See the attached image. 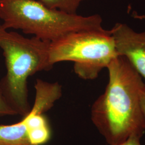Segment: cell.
I'll return each instance as SVG.
<instances>
[{
  "mask_svg": "<svg viewBox=\"0 0 145 145\" xmlns=\"http://www.w3.org/2000/svg\"><path fill=\"white\" fill-rule=\"evenodd\" d=\"M0 18L7 30H21L50 42L73 32L105 30L99 15L68 14L50 9L38 0H0Z\"/></svg>",
  "mask_w": 145,
  "mask_h": 145,
  "instance_id": "obj_3",
  "label": "cell"
},
{
  "mask_svg": "<svg viewBox=\"0 0 145 145\" xmlns=\"http://www.w3.org/2000/svg\"><path fill=\"white\" fill-rule=\"evenodd\" d=\"M141 138V137L139 136L133 135L130 136L127 139H126L124 142L115 145H141L140 141Z\"/></svg>",
  "mask_w": 145,
  "mask_h": 145,
  "instance_id": "obj_9",
  "label": "cell"
},
{
  "mask_svg": "<svg viewBox=\"0 0 145 145\" xmlns=\"http://www.w3.org/2000/svg\"><path fill=\"white\" fill-rule=\"evenodd\" d=\"M107 68L109 82L92 105L91 119L106 142L115 145L133 135L141 137L145 132V117L140 106L145 83L123 56L115 57Z\"/></svg>",
  "mask_w": 145,
  "mask_h": 145,
  "instance_id": "obj_1",
  "label": "cell"
},
{
  "mask_svg": "<svg viewBox=\"0 0 145 145\" xmlns=\"http://www.w3.org/2000/svg\"><path fill=\"white\" fill-rule=\"evenodd\" d=\"M140 106L142 112L145 117V87L142 88L140 93Z\"/></svg>",
  "mask_w": 145,
  "mask_h": 145,
  "instance_id": "obj_10",
  "label": "cell"
},
{
  "mask_svg": "<svg viewBox=\"0 0 145 145\" xmlns=\"http://www.w3.org/2000/svg\"><path fill=\"white\" fill-rule=\"evenodd\" d=\"M118 56L111 31L73 32L50 43L49 61H72L74 71L85 80H93Z\"/></svg>",
  "mask_w": 145,
  "mask_h": 145,
  "instance_id": "obj_4",
  "label": "cell"
},
{
  "mask_svg": "<svg viewBox=\"0 0 145 145\" xmlns=\"http://www.w3.org/2000/svg\"><path fill=\"white\" fill-rule=\"evenodd\" d=\"M30 116L11 125H0V145H32L28 137Z\"/></svg>",
  "mask_w": 145,
  "mask_h": 145,
  "instance_id": "obj_6",
  "label": "cell"
},
{
  "mask_svg": "<svg viewBox=\"0 0 145 145\" xmlns=\"http://www.w3.org/2000/svg\"><path fill=\"white\" fill-rule=\"evenodd\" d=\"M111 31L118 56L126 57L145 80V31L136 32L123 23H117Z\"/></svg>",
  "mask_w": 145,
  "mask_h": 145,
  "instance_id": "obj_5",
  "label": "cell"
},
{
  "mask_svg": "<svg viewBox=\"0 0 145 145\" xmlns=\"http://www.w3.org/2000/svg\"><path fill=\"white\" fill-rule=\"evenodd\" d=\"M17 113L7 102L0 90V116H15Z\"/></svg>",
  "mask_w": 145,
  "mask_h": 145,
  "instance_id": "obj_8",
  "label": "cell"
},
{
  "mask_svg": "<svg viewBox=\"0 0 145 145\" xmlns=\"http://www.w3.org/2000/svg\"><path fill=\"white\" fill-rule=\"evenodd\" d=\"M50 43L36 37L29 38L16 32L8 31L0 25V49L3 50L7 68L0 90L17 114L23 117L31 109L28 78L53 67L49 61Z\"/></svg>",
  "mask_w": 145,
  "mask_h": 145,
  "instance_id": "obj_2",
  "label": "cell"
},
{
  "mask_svg": "<svg viewBox=\"0 0 145 145\" xmlns=\"http://www.w3.org/2000/svg\"><path fill=\"white\" fill-rule=\"evenodd\" d=\"M50 9H57L71 14H77L81 3L87 0H38Z\"/></svg>",
  "mask_w": 145,
  "mask_h": 145,
  "instance_id": "obj_7",
  "label": "cell"
}]
</instances>
